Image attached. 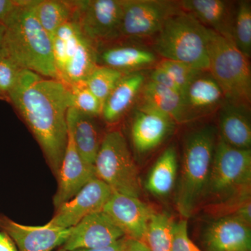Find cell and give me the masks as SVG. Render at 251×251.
<instances>
[{
	"mask_svg": "<svg viewBox=\"0 0 251 251\" xmlns=\"http://www.w3.org/2000/svg\"><path fill=\"white\" fill-rule=\"evenodd\" d=\"M8 100L29 127L57 176L67 145L70 89L61 81L22 69Z\"/></svg>",
	"mask_w": 251,
	"mask_h": 251,
	"instance_id": "cell-1",
	"label": "cell"
},
{
	"mask_svg": "<svg viewBox=\"0 0 251 251\" xmlns=\"http://www.w3.org/2000/svg\"><path fill=\"white\" fill-rule=\"evenodd\" d=\"M34 1L21 0V4L5 23L1 52L21 69L58 80L52 38L36 18Z\"/></svg>",
	"mask_w": 251,
	"mask_h": 251,
	"instance_id": "cell-2",
	"label": "cell"
},
{
	"mask_svg": "<svg viewBox=\"0 0 251 251\" xmlns=\"http://www.w3.org/2000/svg\"><path fill=\"white\" fill-rule=\"evenodd\" d=\"M251 149L234 148L219 136L202 203L230 215L251 200Z\"/></svg>",
	"mask_w": 251,
	"mask_h": 251,
	"instance_id": "cell-3",
	"label": "cell"
},
{
	"mask_svg": "<svg viewBox=\"0 0 251 251\" xmlns=\"http://www.w3.org/2000/svg\"><path fill=\"white\" fill-rule=\"evenodd\" d=\"M216 144V129L211 125L193 130L185 140L176 194V209L184 219L202 204Z\"/></svg>",
	"mask_w": 251,
	"mask_h": 251,
	"instance_id": "cell-4",
	"label": "cell"
},
{
	"mask_svg": "<svg viewBox=\"0 0 251 251\" xmlns=\"http://www.w3.org/2000/svg\"><path fill=\"white\" fill-rule=\"evenodd\" d=\"M156 35L153 49L164 59L183 62L202 72L209 69V29L192 14L179 10Z\"/></svg>",
	"mask_w": 251,
	"mask_h": 251,
	"instance_id": "cell-5",
	"label": "cell"
},
{
	"mask_svg": "<svg viewBox=\"0 0 251 251\" xmlns=\"http://www.w3.org/2000/svg\"><path fill=\"white\" fill-rule=\"evenodd\" d=\"M209 71L228 103L247 108L251 100L249 58L232 41L209 29Z\"/></svg>",
	"mask_w": 251,
	"mask_h": 251,
	"instance_id": "cell-6",
	"label": "cell"
},
{
	"mask_svg": "<svg viewBox=\"0 0 251 251\" xmlns=\"http://www.w3.org/2000/svg\"><path fill=\"white\" fill-rule=\"evenodd\" d=\"M52 41L58 80L69 87L85 84L97 66V46L74 21L63 25Z\"/></svg>",
	"mask_w": 251,
	"mask_h": 251,
	"instance_id": "cell-7",
	"label": "cell"
},
{
	"mask_svg": "<svg viewBox=\"0 0 251 251\" xmlns=\"http://www.w3.org/2000/svg\"><path fill=\"white\" fill-rule=\"evenodd\" d=\"M94 166L97 178L113 192L139 198V172L120 130H112L104 135Z\"/></svg>",
	"mask_w": 251,
	"mask_h": 251,
	"instance_id": "cell-8",
	"label": "cell"
},
{
	"mask_svg": "<svg viewBox=\"0 0 251 251\" xmlns=\"http://www.w3.org/2000/svg\"><path fill=\"white\" fill-rule=\"evenodd\" d=\"M72 1V21L97 47L120 38L123 0Z\"/></svg>",
	"mask_w": 251,
	"mask_h": 251,
	"instance_id": "cell-9",
	"label": "cell"
},
{
	"mask_svg": "<svg viewBox=\"0 0 251 251\" xmlns=\"http://www.w3.org/2000/svg\"><path fill=\"white\" fill-rule=\"evenodd\" d=\"M175 3L163 0H123L120 37L156 34L172 15L179 11Z\"/></svg>",
	"mask_w": 251,
	"mask_h": 251,
	"instance_id": "cell-10",
	"label": "cell"
},
{
	"mask_svg": "<svg viewBox=\"0 0 251 251\" xmlns=\"http://www.w3.org/2000/svg\"><path fill=\"white\" fill-rule=\"evenodd\" d=\"M112 192L105 183L94 178L74 198L57 208L47 224L58 228H72L86 216L103 211Z\"/></svg>",
	"mask_w": 251,
	"mask_h": 251,
	"instance_id": "cell-11",
	"label": "cell"
},
{
	"mask_svg": "<svg viewBox=\"0 0 251 251\" xmlns=\"http://www.w3.org/2000/svg\"><path fill=\"white\" fill-rule=\"evenodd\" d=\"M103 211L128 239L143 242L149 221L155 212L139 198L112 192Z\"/></svg>",
	"mask_w": 251,
	"mask_h": 251,
	"instance_id": "cell-12",
	"label": "cell"
},
{
	"mask_svg": "<svg viewBox=\"0 0 251 251\" xmlns=\"http://www.w3.org/2000/svg\"><path fill=\"white\" fill-rule=\"evenodd\" d=\"M125 234L103 211L86 216L72 228L63 249H99L111 246Z\"/></svg>",
	"mask_w": 251,
	"mask_h": 251,
	"instance_id": "cell-13",
	"label": "cell"
},
{
	"mask_svg": "<svg viewBox=\"0 0 251 251\" xmlns=\"http://www.w3.org/2000/svg\"><path fill=\"white\" fill-rule=\"evenodd\" d=\"M57 177L58 185L53 198L56 209L74 198L91 180L97 177L94 165L82 159L69 130L67 148Z\"/></svg>",
	"mask_w": 251,
	"mask_h": 251,
	"instance_id": "cell-14",
	"label": "cell"
},
{
	"mask_svg": "<svg viewBox=\"0 0 251 251\" xmlns=\"http://www.w3.org/2000/svg\"><path fill=\"white\" fill-rule=\"evenodd\" d=\"M0 227L12 239L18 251H52L64 245L72 228H58L46 224L25 226L0 216Z\"/></svg>",
	"mask_w": 251,
	"mask_h": 251,
	"instance_id": "cell-15",
	"label": "cell"
},
{
	"mask_svg": "<svg viewBox=\"0 0 251 251\" xmlns=\"http://www.w3.org/2000/svg\"><path fill=\"white\" fill-rule=\"evenodd\" d=\"M202 244L206 251H251V226L236 216H221L204 229Z\"/></svg>",
	"mask_w": 251,
	"mask_h": 251,
	"instance_id": "cell-16",
	"label": "cell"
},
{
	"mask_svg": "<svg viewBox=\"0 0 251 251\" xmlns=\"http://www.w3.org/2000/svg\"><path fill=\"white\" fill-rule=\"evenodd\" d=\"M174 125L166 115L142 107L135 114L131 126L135 150L143 154L157 148L171 133Z\"/></svg>",
	"mask_w": 251,
	"mask_h": 251,
	"instance_id": "cell-17",
	"label": "cell"
},
{
	"mask_svg": "<svg viewBox=\"0 0 251 251\" xmlns=\"http://www.w3.org/2000/svg\"><path fill=\"white\" fill-rule=\"evenodd\" d=\"M182 10L192 14L203 25L233 42L234 16L229 3L223 0H184Z\"/></svg>",
	"mask_w": 251,
	"mask_h": 251,
	"instance_id": "cell-18",
	"label": "cell"
},
{
	"mask_svg": "<svg viewBox=\"0 0 251 251\" xmlns=\"http://www.w3.org/2000/svg\"><path fill=\"white\" fill-rule=\"evenodd\" d=\"M95 117L89 116L75 108L68 110V130L72 135L77 152L84 161L94 165L103 138L100 137Z\"/></svg>",
	"mask_w": 251,
	"mask_h": 251,
	"instance_id": "cell-19",
	"label": "cell"
},
{
	"mask_svg": "<svg viewBox=\"0 0 251 251\" xmlns=\"http://www.w3.org/2000/svg\"><path fill=\"white\" fill-rule=\"evenodd\" d=\"M143 107L183 123L191 120L182 94L150 80L143 86Z\"/></svg>",
	"mask_w": 251,
	"mask_h": 251,
	"instance_id": "cell-20",
	"label": "cell"
},
{
	"mask_svg": "<svg viewBox=\"0 0 251 251\" xmlns=\"http://www.w3.org/2000/svg\"><path fill=\"white\" fill-rule=\"evenodd\" d=\"M145 76L139 72L125 74L104 101L101 116L110 125L121 120L145 84Z\"/></svg>",
	"mask_w": 251,
	"mask_h": 251,
	"instance_id": "cell-21",
	"label": "cell"
},
{
	"mask_svg": "<svg viewBox=\"0 0 251 251\" xmlns=\"http://www.w3.org/2000/svg\"><path fill=\"white\" fill-rule=\"evenodd\" d=\"M156 62V55L152 52L136 46H112L97 50V65L112 68L124 74L148 67Z\"/></svg>",
	"mask_w": 251,
	"mask_h": 251,
	"instance_id": "cell-22",
	"label": "cell"
},
{
	"mask_svg": "<svg viewBox=\"0 0 251 251\" xmlns=\"http://www.w3.org/2000/svg\"><path fill=\"white\" fill-rule=\"evenodd\" d=\"M247 108L228 103L219 116L220 137L230 146L251 149V125Z\"/></svg>",
	"mask_w": 251,
	"mask_h": 251,
	"instance_id": "cell-23",
	"label": "cell"
},
{
	"mask_svg": "<svg viewBox=\"0 0 251 251\" xmlns=\"http://www.w3.org/2000/svg\"><path fill=\"white\" fill-rule=\"evenodd\" d=\"M177 154L169 147L158 158L146 181L147 189L158 198L168 196L174 188L177 174Z\"/></svg>",
	"mask_w": 251,
	"mask_h": 251,
	"instance_id": "cell-24",
	"label": "cell"
},
{
	"mask_svg": "<svg viewBox=\"0 0 251 251\" xmlns=\"http://www.w3.org/2000/svg\"><path fill=\"white\" fill-rule=\"evenodd\" d=\"M202 74L191 82L184 94L185 104L190 115V109H207L215 106L224 97L219 84L211 76Z\"/></svg>",
	"mask_w": 251,
	"mask_h": 251,
	"instance_id": "cell-25",
	"label": "cell"
},
{
	"mask_svg": "<svg viewBox=\"0 0 251 251\" xmlns=\"http://www.w3.org/2000/svg\"><path fill=\"white\" fill-rule=\"evenodd\" d=\"M34 13L41 25L51 38L63 25L72 21V1L38 0L34 1Z\"/></svg>",
	"mask_w": 251,
	"mask_h": 251,
	"instance_id": "cell-26",
	"label": "cell"
},
{
	"mask_svg": "<svg viewBox=\"0 0 251 251\" xmlns=\"http://www.w3.org/2000/svg\"><path fill=\"white\" fill-rule=\"evenodd\" d=\"M175 226L171 216L155 211L149 221L144 244L150 251H172Z\"/></svg>",
	"mask_w": 251,
	"mask_h": 251,
	"instance_id": "cell-27",
	"label": "cell"
},
{
	"mask_svg": "<svg viewBox=\"0 0 251 251\" xmlns=\"http://www.w3.org/2000/svg\"><path fill=\"white\" fill-rule=\"evenodd\" d=\"M125 74L112 68L97 65L87 77L85 85L103 103Z\"/></svg>",
	"mask_w": 251,
	"mask_h": 251,
	"instance_id": "cell-28",
	"label": "cell"
},
{
	"mask_svg": "<svg viewBox=\"0 0 251 251\" xmlns=\"http://www.w3.org/2000/svg\"><path fill=\"white\" fill-rule=\"evenodd\" d=\"M233 42L248 58L251 55V4L250 1L239 3L233 24Z\"/></svg>",
	"mask_w": 251,
	"mask_h": 251,
	"instance_id": "cell-29",
	"label": "cell"
},
{
	"mask_svg": "<svg viewBox=\"0 0 251 251\" xmlns=\"http://www.w3.org/2000/svg\"><path fill=\"white\" fill-rule=\"evenodd\" d=\"M72 96V108L91 117L101 115L103 103L85 84L69 87Z\"/></svg>",
	"mask_w": 251,
	"mask_h": 251,
	"instance_id": "cell-30",
	"label": "cell"
},
{
	"mask_svg": "<svg viewBox=\"0 0 251 251\" xmlns=\"http://www.w3.org/2000/svg\"><path fill=\"white\" fill-rule=\"evenodd\" d=\"M157 67L161 68L168 73V75L179 87L183 97L191 82L196 77L202 74V72L194 69L188 64L170 59H163Z\"/></svg>",
	"mask_w": 251,
	"mask_h": 251,
	"instance_id": "cell-31",
	"label": "cell"
},
{
	"mask_svg": "<svg viewBox=\"0 0 251 251\" xmlns=\"http://www.w3.org/2000/svg\"><path fill=\"white\" fill-rule=\"evenodd\" d=\"M21 69L11 59L0 53V99L8 100L19 77Z\"/></svg>",
	"mask_w": 251,
	"mask_h": 251,
	"instance_id": "cell-32",
	"label": "cell"
},
{
	"mask_svg": "<svg viewBox=\"0 0 251 251\" xmlns=\"http://www.w3.org/2000/svg\"><path fill=\"white\" fill-rule=\"evenodd\" d=\"M172 251H203L190 239L186 219L175 223Z\"/></svg>",
	"mask_w": 251,
	"mask_h": 251,
	"instance_id": "cell-33",
	"label": "cell"
},
{
	"mask_svg": "<svg viewBox=\"0 0 251 251\" xmlns=\"http://www.w3.org/2000/svg\"><path fill=\"white\" fill-rule=\"evenodd\" d=\"M150 80L152 81L153 82H156L157 84H159V85L165 86V87H168V88L171 89V90L176 91V92L181 94L179 87L176 85L174 80L168 75V73L165 72L161 68L157 67L153 71L151 75H150Z\"/></svg>",
	"mask_w": 251,
	"mask_h": 251,
	"instance_id": "cell-34",
	"label": "cell"
},
{
	"mask_svg": "<svg viewBox=\"0 0 251 251\" xmlns=\"http://www.w3.org/2000/svg\"><path fill=\"white\" fill-rule=\"evenodd\" d=\"M21 4V0H0V23L5 25Z\"/></svg>",
	"mask_w": 251,
	"mask_h": 251,
	"instance_id": "cell-35",
	"label": "cell"
},
{
	"mask_svg": "<svg viewBox=\"0 0 251 251\" xmlns=\"http://www.w3.org/2000/svg\"><path fill=\"white\" fill-rule=\"evenodd\" d=\"M251 200L242 203L230 214L231 216H236L239 219L251 226Z\"/></svg>",
	"mask_w": 251,
	"mask_h": 251,
	"instance_id": "cell-36",
	"label": "cell"
},
{
	"mask_svg": "<svg viewBox=\"0 0 251 251\" xmlns=\"http://www.w3.org/2000/svg\"><path fill=\"white\" fill-rule=\"evenodd\" d=\"M127 240H128V238L125 237L111 246L99 248V249H82L72 251L64 250V249H62L57 251H125Z\"/></svg>",
	"mask_w": 251,
	"mask_h": 251,
	"instance_id": "cell-37",
	"label": "cell"
},
{
	"mask_svg": "<svg viewBox=\"0 0 251 251\" xmlns=\"http://www.w3.org/2000/svg\"><path fill=\"white\" fill-rule=\"evenodd\" d=\"M0 251H18L12 239L4 231L1 229H0Z\"/></svg>",
	"mask_w": 251,
	"mask_h": 251,
	"instance_id": "cell-38",
	"label": "cell"
},
{
	"mask_svg": "<svg viewBox=\"0 0 251 251\" xmlns=\"http://www.w3.org/2000/svg\"><path fill=\"white\" fill-rule=\"evenodd\" d=\"M125 251H150V250L143 242L128 238Z\"/></svg>",
	"mask_w": 251,
	"mask_h": 251,
	"instance_id": "cell-39",
	"label": "cell"
},
{
	"mask_svg": "<svg viewBox=\"0 0 251 251\" xmlns=\"http://www.w3.org/2000/svg\"><path fill=\"white\" fill-rule=\"evenodd\" d=\"M5 31H6V27H5L4 25L0 23V53H1V51H2Z\"/></svg>",
	"mask_w": 251,
	"mask_h": 251,
	"instance_id": "cell-40",
	"label": "cell"
}]
</instances>
